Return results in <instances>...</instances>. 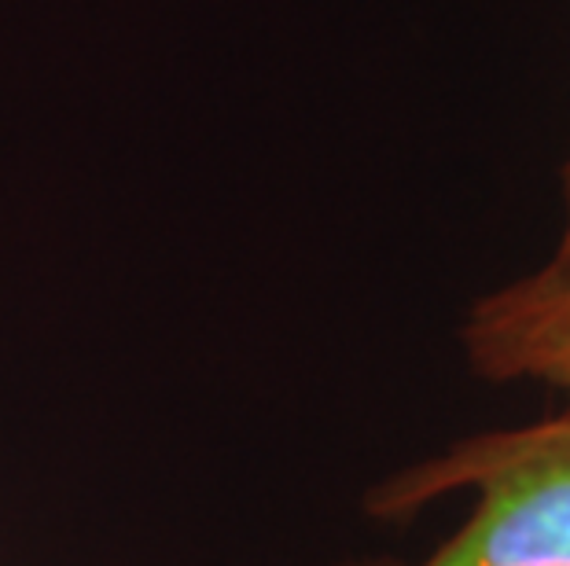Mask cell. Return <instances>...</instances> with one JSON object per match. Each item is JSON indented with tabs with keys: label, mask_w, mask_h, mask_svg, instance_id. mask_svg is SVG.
Here are the masks:
<instances>
[{
	"label": "cell",
	"mask_w": 570,
	"mask_h": 566,
	"mask_svg": "<svg viewBox=\"0 0 570 566\" xmlns=\"http://www.w3.org/2000/svg\"><path fill=\"white\" fill-rule=\"evenodd\" d=\"M453 493H468L471 512L431 556L343 566H570V405L386 475L365 493V512L402 523Z\"/></svg>",
	"instance_id": "obj_1"
},
{
	"label": "cell",
	"mask_w": 570,
	"mask_h": 566,
	"mask_svg": "<svg viewBox=\"0 0 570 566\" xmlns=\"http://www.w3.org/2000/svg\"><path fill=\"white\" fill-rule=\"evenodd\" d=\"M460 342L479 379L538 383L570 405V261L549 258L475 298Z\"/></svg>",
	"instance_id": "obj_2"
},
{
	"label": "cell",
	"mask_w": 570,
	"mask_h": 566,
	"mask_svg": "<svg viewBox=\"0 0 570 566\" xmlns=\"http://www.w3.org/2000/svg\"><path fill=\"white\" fill-rule=\"evenodd\" d=\"M560 199H563V225H560V239H556L552 261H570V159L560 170Z\"/></svg>",
	"instance_id": "obj_3"
}]
</instances>
